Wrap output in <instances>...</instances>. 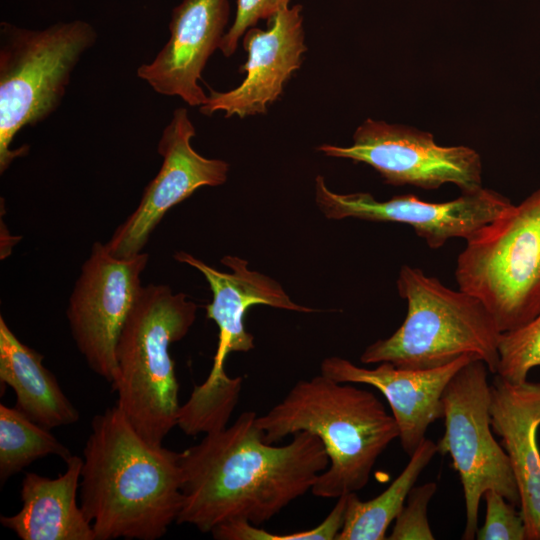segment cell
Masks as SVG:
<instances>
[{
  "instance_id": "20",
  "label": "cell",
  "mask_w": 540,
  "mask_h": 540,
  "mask_svg": "<svg viewBox=\"0 0 540 540\" xmlns=\"http://www.w3.org/2000/svg\"><path fill=\"white\" fill-rule=\"evenodd\" d=\"M436 453L437 444L425 438L400 475L381 494L368 501H361L355 492L348 494L344 524L336 540L386 539L389 525L401 512L410 490Z\"/></svg>"
},
{
  "instance_id": "17",
  "label": "cell",
  "mask_w": 540,
  "mask_h": 540,
  "mask_svg": "<svg viewBox=\"0 0 540 540\" xmlns=\"http://www.w3.org/2000/svg\"><path fill=\"white\" fill-rule=\"evenodd\" d=\"M491 426L501 438L520 496L526 539L540 540V383H511L494 374Z\"/></svg>"
},
{
  "instance_id": "21",
  "label": "cell",
  "mask_w": 540,
  "mask_h": 540,
  "mask_svg": "<svg viewBox=\"0 0 540 540\" xmlns=\"http://www.w3.org/2000/svg\"><path fill=\"white\" fill-rule=\"evenodd\" d=\"M48 455L66 461L72 454L49 429L29 419L16 407L0 404V481Z\"/></svg>"
},
{
  "instance_id": "14",
  "label": "cell",
  "mask_w": 540,
  "mask_h": 540,
  "mask_svg": "<svg viewBox=\"0 0 540 540\" xmlns=\"http://www.w3.org/2000/svg\"><path fill=\"white\" fill-rule=\"evenodd\" d=\"M302 6L288 7L267 20L265 30L251 27L243 35L248 58L240 67L244 80L234 89L219 92L210 87L205 116L224 111L225 117L245 118L265 114L282 94L291 75L301 67L306 52Z\"/></svg>"
},
{
  "instance_id": "5",
  "label": "cell",
  "mask_w": 540,
  "mask_h": 540,
  "mask_svg": "<svg viewBox=\"0 0 540 540\" xmlns=\"http://www.w3.org/2000/svg\"><path fill=\"white\" fill-rule=\"evenodd\" d=\"M396 285L407 302L406 317L391 336L363 351L362 363L432 369L471 355L497 373L502 332L478 298L409 265L400 268Z\"/></svg>"
},
{
  "instance_id": "6",
  "label": "cell",
  "mask_w": 540,
  "mask_h": 540,
  "mask_svg": "<svg viewBox=\"0 0 540 540\" xmlns=\"http://www.w3.org/2000/svg\"><path fill=\"white\" fill-rule=\"evenodd\" d=\"M98 38L89 22L75 19L44 29L0 22V173L29 146L13 149L25 127L50 117L61 105L82 56Z\"/></svg>"
},
{
  "instance_id": "11",
  "label": "cell",
  "mask_w": 540,
  "mask_h": 540,
  "mask_svg": "<svg viewBox=\"0 0 540 540\" xmlns=\"http://www.w3.org/2000/svg\"><path fill=\"white\" fill-rule=\"evenodd\" d=\"M328 157L345 158L374 168L385 183L435 190L456 185L462 193L482 188V162L467 146H441L431 133L415 128L365 120L353 135V144H323L317 148Z\"/></svg>"
},
{
  "instance_id": "24",
  "label": "cell",
  "mask_w": 540,
  "mask_h": 540,
  "mask_svg": "<svg viewBox=\"0 0 540 540\" xmlns=\"http://www.w3.org/2000/svg\"><path fill=\"white\" fill-rule=\"evenodd\" d=\"M437 491L435 482L414 486L405 504L395 519L388 539L390 540H433L435 537L427 518V507Z\"/></svg>"
},
{
  "instance_id": "3",
  "label": "cell",
  "mask_w": 540,
  "mask_h": 540,
  "mask_svg": "<svg viewBox=\"0 0 540 540\" xmlns=\"http://www.w3.org/2000/svg\"><path fill=\"white\" fill-rule=\"evenodd\" d=\"M256 422L271 444L301 431L320 438L329 465L311 492L321 498L362 490L379 456L399 436L393 415L374 393L321 373L296 382Z\"/></svg>"
},
{
  "instance_id": "4",
  "label": "cell",
  "mask_w": 540,
  "mask_h": 540,
  "mask_svg": "<svg viewBox=\"0 0 540 540\" xmlns=\"http://www.w3.org/2000/svg\"><path fill=\"white\" fill-rule=\"evenodd\" d=\"M198 306L164 284L142 286L122 329L116 358L117 404L134 429L161 445L177 426L179 383L169 353L196 320Z\"/></svg>"
},
{
  "instance_id": "16",
  "label": "cell",
  "mask_w": 540,
  "mask_h": 540,
  "mask_svg": "<svg viewBox=\"0 0 540 540\" xmlns=\"http://www.w3.org/2000/svg\"><path fill=\"white\" fill-rule=\"evenodd\" d=\"M464 355L432 369H407L389 362L376 368L359 367L351 361L332 356L323 359L320 372L343 383L368 384L385 397L399 430L403 450L411 456L426 438L428 427L443 418L442 394L452 377L469 361Z\"/></svg>"
},
{
  "instance_id": "2",
  "label": "cell",
  "mask_w": 540,
  "mask_h": 540,
  "mask_svg": "<svg viewBox=\"0 0 540 540\" xmlns=\"http://www.w3.org/2000/svg\"><path fill=\"white\" fill-rule=\"evenodd\" d=\"M180 453L146 441L116 403L94 416L80 506L96 540H156L182 508Z\"/></svg>"
},
{
  "instance_id": "18",
  "label": "cell",
  "mask_w": 540,
  "mask_h": 540,
  "mask_svg": "<svg viewBox=\"0 0 540 540\" xmlns=\"http://www.w3.org/2000/svg\"><path fill=\"white\" fill-rule=\"evenodd\" d=\"M66 470L51 479L25 474L20 490L22 508L1 516V524L22 540H96L92 524L77 504L83 459L71 455Z\"/></svg>"
},
{
  "instance_id": "8",
  "label": "cell",
  "mask_w": 540,
  "mask_h": 540,
  "mask_svg": "<svg viewBox=\"0 0 540 540\" xmlns=\"http://www.w3.org/2000/svg\"><path fill=\"white\" fill-rule=\"evenodd\" d=\"M465 241L459 289L485 305L502 333L531 321L540 312V188Z\"/></svg>"
},
{
  "instance_id": "1",
  "label": "cell",
  "mask_w": 540,
  "mask_h": 540,
  "mask_svg": "<svg viewBox=\"0 0 540 540\" xmlns=\"http://www.w3.org/2000/svg\"><path fill=\"white\" fill-rule=\"evenodd\" d=\"M257 414L205 434L180 452L182 508L176 522L202 532L231 520L259 526L312 489L329 458L320 438L301 431L285 445L264 438Z\"/></svg>"
},
{
  "instance_id": "19",
  "label": "cell",
  "mask_w": 540,
  "mask_h": 540,
  "mask_svg": "<svg viewBox=\"0 0 540 540\" xmlns=\"http://www.w3.org/2000/svg\"><path fill=\"white\" fill-rule=\"evenodd\" d=\"M44 356L21 342L0 316V381L16 394V408L52 429L78 422L80 414L43 365Z\"/></svg>"
},
{
  "instance_id": "25",
  "label": "cell",
  "mask_w": 540,
  "mask_h": 540,
  "mask_svg": "<svg viewBox=\"0 0 540 540\" xmlns=\"http://www.w3.org/2000/svg\"><path fill=\"white\" fill-rule=\"evenodd\" d=\"M486 502L484 524L477 529L478 540H524L525 525L522 515L515 505L495 490L483 495Z\"/></svg>"
},
{
  "instance_id": "15",
  "label": "cell",
  "mask_w": 540,
  "mask_h": 540,
  "mask_svg": "<svg viewBox=\"0 0 540 540\" xmlns=\"http://www.w3.org/2000/svg\"><path fill=\"white\" fill-rule=\"evenodd\" d=\"M229 13L228 0H182L171 12L168 41L151 62L137 68L138 78L160 95L203 106L208 95L198 81L220 47Z\"/></svg>"
},
{
  "instance_id": "9",
  "label": "cell",
  "mask_w": 540,
  "mask_h": 540,
  "mask_svg": "<svg viewBox=\"0 0 540 540\" xmlns=\"http://www.w3.org/2000/svg\"><path fill=\"white\" fill-rule=\"evenodd\" d=\"M488 372L482 360L472 359L442 394L445 431L436 444L438 452L450 455L460 476L466 513L464 540L476 537L480 500L486 491L495 490L513 505H520L509 458L492 433Z\"/></svg>"
},
{
  "instance_id": "13",
  "label": "cell",
  "mask_w": 540,
  "mask_h": 540,
  "mask_svg": "<svg viewBox=\"0 0 540 540\" xmlns=\"http://www.w3.org/2000/svg\"><path fill=\"white\" fill-rule=\"evenodd\" d=\"M195 135L187 109H175L157 146L163 160L161 168L146 186L137 208L115 229L106 244L111 254L128 258L141 253L169 209L200 187L226 182L229 164L197 153L191 145Z\"/></svg>"
},
{
  "instance_id": "23",
  "label": "cell",
  "mask_w": 540,
  "mask_h": 540,
  "mask_svg": "<svg viewBox=\"0 0 540 540\" xmlns=\"http://www.w3.org/2000/svg\"><path fill=\"white\" fill-rule=\"evenodd\" d=\"M347 495L337 498V503L327 517L311 529L274 534L246 520H231L217 525L211 534L217 540H336L344 524Z\"/></svg>"
},
{
  "instance_id": "26",
  "label": "cell",
  "mask_w": 540,
  "mask_h": 540,
  "mask_svg": "<svg viewBox=\"0 0 540 540\" xmlns=\"http://www.w3.org/2000/svg\"><path fill=\"white\" fill-rule=\"evenodd\" d=\"M290 0H237L236 16L225 33L219 49L224 56L233 55L244 33L259 20H268L289 7Z\"/></svg>"
},
{
  "instance_id": "7",
  "label": "cell",
  "mask_w": 540,
  "mask_h": 540,
  "mask_svg": "<svg viewBox=\"0 0 540 540\" xmlns=\"http://www.w3.org/2000/svg\"><path fill=\"white\" fill-rule=\"evenodd\" d=\"M174 259L201 272L212 292L206 313L219 330L213 365L205 381L195 385L188 400L180 405L177 418L178 427L186 435L208 434L227 426L239 401L243 377H229L224 365L231 353L254 348V336L244 323L248 308L261 304L302 313L316 310L295 303L277 281L250 270L240 257L227 255L221 259L231 272H220L183 251L176 252Z\"/></svg>"
},
{
  "instance_id": "12",
  "label": "cell",
  "mask_w": 540,
  "mask_h": 540,
  "mask_svg": "<svg viewBox=\"0 0 540 540\" xmlns=\"http://www.w3.org/2000/svg\"><path fill=\"white\" fill-rule=\"evenodd\" d=\"M315 201L328 219L409 225L431 249L441 248L453 238L467 240L512 205L507 197L483 187L441 203L427 202L412 194L379 201L366 192H333L321 175L315 179Z\"/></svg>"
},
{
  "instance_id": "10",
  "label": "cell",
  "mask_w": 540,
  "mask_h": 540,
  "mask_svg": "<svg viewBox=\"0 0 540 540\" xmlns=\"http://www.w3.org/2000/svg\"><path fill=\"white\" fill-rule=\"evenodd\" d=\"M147 253L128 258L95 242L83 263L66 310L72 337L88 366L112 385L119 379L117 344L138 298Z\"/></svg>"
},
{
  "instance_id": "22",
  "label": "cell",
  "mask_w": 540,
  "mask_h": 540,
  "mask_svg": "<svg viewBox=\"0 0 540 540\" xmlns=\"http://www.w3.org/2000/svg\"><path fill=\"white\" fill-rule=\"evenodd\" d=\"M535 367H540V312L522 327L501 334L496 374L522 383Z\"/></svg>"
}]
</instances>
